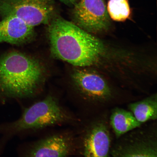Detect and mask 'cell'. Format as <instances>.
<instances>
[{"label":"cell","mask_w":157,"mask_h":157,"mask_svg":"<svg viewBox=\"0 0 157 157\" xmlns=\"http://www.w3.org/2000/svg\"><path fill=\"white\" fill-rule=\"evenodd\" d=\"M70 78L67 91L80 116L121 106L145 96L115 85L99 72L87 69L75 70Z\"/></svg>","instance_id":"cell-1"},{"label":"cell","mask_w":157,"mask_h":157,"mask_svg":"<svg viewBox=\"0 0 157 157\" xmlns=\"http://www.w3.org/2000/svg\"><path fill=\"white\" fill-rule=\"evenodd\" d=\"M48 33L51 52L56 57L74 66L93 65L105 52L101 41L74 23L54 17Z\"/></svg>","instance_id":"cell-2"},{"label":"cell","mask_w":157,"mask_h":157,"mask_svg":"<svg viewBox=\"0 0 157 157\" xmlns=\"http://www.w3.org/2000/svg\"><path fill=\"white\" fill-rule=\"evenodd\" d=\"M44 68L36 59L12 51L0 57V99L32 98L42 91Z\"/></svg>","instance_id":"cell-3"},{"label":"cell","mask_w":157,"mask_h":157,"mask_svg":"<svg viewBox=\"0 0 157 157\" xmlns=\"http://www.w3.org/2000/svg\"><path fill=\"white\" fill-rule=\"evenodd\" d=\"M80 118L65 108L52 93L25 108L21 116L14 121L0 125V132L6 137L64 125H77Z\"/></svg>","instance_id":"cell-4"},{"label":"cell","mask_w":157,"mask_h":157,"mask_svg":"<svg viewBox=\"0 0 157 157\" xmlns=\"http://www.w3.org/2000/svg\"><path fill=\"white\" fill-rule=\"evenodd\" d=\"M110 109L92 114L78 115L80 120L74 126L76 156L110 157L114 136L109 121Z\"/></svg>","instance_id":"cell-5"},{"label":"cell","mask_w":157,"mask_h":157,"mask_svg":"<svg viewBox=\"0 0 157 157\" xmlns=\"http://www.w3.org/2000/svg\"><path fill=\"white\" fill-rule=\"evenodd\" d=\"M110 155L113 157H157V121L144 124L115 139Z\"/></svg>","instance_id":"cell-6"},{"label":"cell","mask_w":157,"mask_h":157,"mask_svg":"<svg viewBox=\"0 0 157 157\" xmlns=\"http://www.w3.org/2000/svg\"><path fill=\"white\" fill-rule=\"evenodd\" d=\"M54 0H0V17L13 16L33 27L48 24L55 17Z\"/></svg>","instance_id":"cell-7"},{"label":"cell","mask_w":157,"mask_h":157,"mask_svg":"<svg viewBox=\"0 0 157 157\" xmlns=\"http://www.w3.org/2000/svg\"><path fill=\"white\" fill-rule=\"evenodd\" d=\"M24 157H67L76 154V133L68 129L47 135L21 149Z\"/></svg>","instance_id":"cell-8"},{"label":"cell","mask_w":157,"mask_h":157,"mask_svg":"<svg viewBox=\"0 0 157 157\" xmlns=\"http://www.w3.org/2000/svg\"><path fill=\"white\" fill-rule=\"evenodd\" d=\"M72 15L75 24L89 33L107 30L110 23L103 0H80L75 5Z\"/></svg>","instance_id":"cell-9"},{"label":"cell","mask_w":157,"mask_h":157,"mask_svg":"<svg viewBox=\"0 0 157 157\" xmlns=\"http://www.w3.org/2000/svg\"><path fill=\"white\" fill-rule=\"evenodd\" d=\"M34 35V27L17 17L9 16L0 21V44H24L30 41Z\"/></svg>","instance_id":"cell-10"},{"label":"cell","mask_w":157,"mask_h":157,"mask_svg":"<svg viewBox=\"0 0 157 157\" xmlns=\"http://www.w3.org/2000/svg\"><path fill=\"white\" fill-rule=\"evenodd\" d=\"M109 121L115 140L143 124L130 111L117 106L110 109Z\"/></svg>","instance_id":"cell-11"},{"label":"cell","mask_w":157,"mask_h":157,"mask_svg":"<svg viewBox=\"0 0 157 157\" xmlns=\"http://www.w3.org/2000/svg\"><path fill=\"white\" fill-rule=\"evenodd\" d=\"M137 121L144 124L157 121V93L155 92L127 104Z\"/></svg>","instance_id":"cell-12"},{"label":"cell","mask_w":157,"mask_h":157,"mask_svg":"<svg viewBox=\"0 0 157 157\" xmlns=\"http://www.w3.org/2000/svg\"><path fill=\"white\" fill-rule=\"evenodd\" d=\"M107 9L110 18L119 22L126 21L131 14L128 0H109Z\"/></svg>","instance_id":"cell-13"},{"label":"cell","mask_w":157,"mask_h":157,"mask_svg":"<svg viewBox=\"0 0 157 157\" xmlns=\"http://www.w3.org/2000/svg\"><path fill=\"white\" fill-rule=\"evenodd\" d=\"M60 1L68 5L74 4L75 2V0H60Z\"/></svg>","instance_id":"cell-14"}]
</instances>
